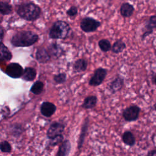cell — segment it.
Listing matches in <instances>:
<instances>
[{
    "label": "cell",
    "mask_w": 156,
    "mask_h": 156,
    "mask_svg": "<svg viewBox=\"0 0 156 156\" xmlns=\"http://www.w3.org/2000/svg\"><path fill=\"white\" fill-rule=\"evenodd\" d=\"M38 36L32 31H21L16 32L11 39V43L16 47H27L35 43Z\"/></svg>",
    "instance_id": "cell-1"
},
{
    "label": "cell",
    "mask_w": 156,
    "mask_h": 156,
    "mask_svg": "<svg viewBox=\"0 0 156 156\" xmlns=\"http://www.w3.org/2000/svg\"><path fill=\"white\" fill-rule=\"evenodd\" d=\"M16 12L18 15L23 19L32 21L39 18L41 13V9L37 5L29 2L20 5Z\"/></svg>",
    "instance_id": "cell-2"
},
{
    "label": "cell",
    "mask_w": 156,
    "mask_h": 156,
    "mask_svg": "<svg viewBox=\"0 0 156 156\" xmlns=\"http://www.w3.org/2000/svg\"><path fill=\"white\" fill-rule=\"evenodd\" d=\"M71 30V28L67 22L58 20L52 24L49 32V36L52 39L64 40L68 38Z\"/></svg>",
    "instance_id": "cell-3"
},
{
    "label": "cell",
    "mask_w": 156,
    "mask_h": 156,
    "mask_svg": "<svg viewBox=\"0 0 156 156\" xmlns=\"http://www.w3.org/2000/svg\"><path fill=\"white\" fill-rule=\"evenodd\" d=\"M101 25V23L99 21L90 16L83 18L80 22V27L85 33H91L96 31Z\"/></svg>",
    "instance_id": "cell-4"
},
{
    "label": "cell",
    "mask_w": 156,
    "mask_h": 156,
    "mask_svg": "<svg viewBox=\"0 0 156 156\" xmlns=\"http://www.w3.org/2000/svg\"><path fill=\"white\" fill-rule=\"evenodd\" d=\"M141 108L136 105H132L123 110L122 116L127 122H133L139 118Z\"/></svg>",
    "instance_id": "cell-5"
},
{
    "label": "cell",
    "mask_w": 156,
    "mask_h": 156,
    "mask_svg": "<svg viewBox=\"0 0 156 156\" xmlns=\"http://www.w3.org/2000/svg\"><path fill=\"white\" fill-rule=\"evenodd\" d=\"M107 75V69L99 67L96 68L93 73L91 77L88 81V85L91 87H98L104 81Z\"/></svg>",
    "instance_id": "cell-6"
},
{
    "label": "cell",
    "mask_w": 156,
    "mask_h": 156,
    "mask_svg": "<svg viewBox=\"0 0 156 156\" xmlns=\"http://www.w3.org/2000/svg\"><path fill=\"white\" fill-rule=\"evenodd\" d=\"M65 125L60 122H54L49 127L47 131V136L51 140L59 136L63 135Z\"/></svg>",
    "instance_id": "cell-7"
},
{
    "label": "cell",
    "mask_w": 156,
    "mask_h": 156,
    "mask_svg": "<svg viewBox=\"0 0 156 156\" xmlns=\"http://www.w3.org/2000/svg\"><path fill=\"white\" fill-rule=\"evenodd\" d=\"M22 66L17 63H11L9 64L5 70V74L12 78L21 77L23 73Z\"/></svg>",
    "instance_id": "cell-8"
},
{
    "label": "cell",
    "mask_w": 156,
    "mask_h": 156,
    "mask_svg": "<svg viewBox=\"0 0 156 156\" xmlns=\"http://www.w3.org/2000/svg\"><path fill=\"white\" fill-rule=\"evenodd\" d=\"M155 29H156V15H152L145 23L144 31L141 35V40L144 41L147 36L151 35Z\"/></svg>",
    "instance_id": "cell-9"
},
{
    "label": "cell",
    "mask_w": 156,
    "mask_h": 156,
    "mask_svg": "<svg viewBox=\"0 0 156 156\" xmlns=\"http://www.w3.org/2000/svg\"><path fill=\"white\" fill-rule=\"evenodd\" d=\"M90 124V118L88 116H87L84 118V120L82 124L81 129H80V133L79 135V137L78 139V149L80 150L82 147V146L84 143L85 139L86 137V135L88 132V127Z\"/></svg>",
    "instance_id": "cell-10"
},
{
    "label": "cell",
    "mask_w": 156,
    "mask_h": 156,
    "mask_svg": "<svg viewBox=\"0 0 156 156\" xmlns=\"http://www.w3.org/2000/svg\"><path fill=\"white\" fill-rule=\"evenodd\" d=\"M124 84V79L120 75H118L109 84V91L112 94H115L121 90Z\"/></svg>",
    "instance_id": "cell-11"
},
{
    "label": "cell",
    "mask_w": 156,
    "mask_h": 156,
    "mask_svg": "<svg viewBox=\"0 0 156 156\" xmlns=\"http://www.w3.org/2000/svg\"><path fill=\"white\" fill-rule=\"evenodd\" d=\"M57 107L55 104L50 102H43L40 107L41 113L45 117L49 118L52 116L55 111Z\"/></svg>",
    "instance_id": "cell-12"
},
{
    "label": "cell",
    "mask_w": 156,
    "mask_h": 156,
    "mask_svg": "<svg viewBox=\"0 0 156 156\" xmlns=\"http://www.w3.org/2000/svg\"><path fill=\"white\" fill-rule=\"evenodd\" d=\"M51 58H58L65 54V50L63 48L56 43L50 44L47 49Z\"/></svg>",
    "instance_id": "cell-13"
},
{
    "label": "cell",
    "mask_w": 156,
    "mask_h": 156,
    "mask_svg": "<svg viewBox=\"0 0 156 156\" xmlns=\"http://www.w3.org/2000/svg\"><path fill=\"white\" fill-rule=\"evenodd\" d=\"M88 61L83 58L76 60L73 65V70L74 73H79L85 72L88 67Z\"/></svg>",
    "instance_id": "cell-14"
},
{
    "label": "cell",
    "mask_w": 156,
    "mask_h": 156,
    "mask_svg": "<svg viewBox=\"0 0 156 156\" xmlns=\"http://www.w3.org/2000/svg\"><path fill=\"white\" fill-rule=\"evenodd\" d=\"M98 102V98L95 95H90L84 98L81 107L85 110L94 108Z\"/></svg>",
    "instance_id": "cell-15"
},
{
    "label": "cell",
    "mask_w": 156,
    "mask_h": 156,
    "mask_svg": "<svg viewBox=\"0 0 156 156\" xmlns=\"http://www.w3.org/2000/svg\"><path fill=\"white\" fill-rule=\"evenodd\" d=\"M120 13L124 18H130L133 14L135 8L133 5L129 2H123L120 7Z\"/></svg>",
    "instance_id": "cell-16"
},
{
    "label": "cell",
    "mask_w": 156,
    "mask_h": 156,
    "mask_svg": "<svg viewBox=\"0 0 156 156\" xmlns=\"http://www.w3.org/2000/svg\"><path fill=\"white\" fill-rule=\"evenodd\" d=\"M123 143L128 146L133 147L136 143L135 136L130 130H126L121 136Z\"/></svg>",
    "instance_id": "cell-17"
},
{
    "label": "cell",
    "mask_w": 156,
    "mask_h": 156,
    "mask_svg": "<svg viewBox=\"0 0 156 156\" xmlns=\"http://www.w3.org/2000/svg\"><path fill=\"white\" fill-rule=\"evenodd\" d=\"M71 149V144L69 140L63 141L58 147L57 156H69Z\"/></svg>",
    "instance_id": "cell-18"
},
{
    "label": "cell",
    "mask_w": 156,
    "mask_h": 156,
    "mask_svg": "<svg viewBox=\"0 0 156 156\" xmlns=\"http://www.w3.org/2000/svg\"><path fill=\"white\" fill-rule=\"evenodd\" d=\"M36 58L38 62L41 63H46L51 59V57L48 51L44 48H40L38 49L36 53Z\"/></svg>",
    "instance_id": "cell-19"
},
{
    "label": "cell",
    "mask_w": 156,
    "mask_h": 156,
    "mask_svg": "<svg viewBox=\"0 0 156 156\" xmlns=\"http://www.w3.org/2000/svg\"><path fill=\"white\" fill-rule=\"evenodd\" d=\"M12 55L11 52L2 43H0V63L11 60Z\"/></svg>",
    "instance_id": "cell-20"
},
{
    "label": "cell",
    "mask_w": 156,
    "mask_h": 156,
    "mask_svg": "<svg viewBox=\"0 0 156 156\" xmlns=\"http://www.w3.org/2000/svg\"><path fill=\"white\" fill-rule=\"evenodd\" d=\"M37 75L36 70L31 67H27L23 71L22 79L26 81H32L35 79Z\"/></svg>",
    "instance_id": "cell-21"
},
{
    "label": "cell",
    "mask_w": 156,
    "mask_h": 156,
    "mask_svg": "<svg viewBox=\"0 0 156 156\" xmlns=\"http://www.w3.org/2000/svg\"><path fill=\"white\" fill-rule=\"evenodd\" d=\"M126 48V43L121 39L116 40L112 46L111 50L113 53L118 54L121 53Z\"/></svg>",
    "instance_id": "cell-22"
},
{
    "label": "cell",
    "mask_w": 156,
    "mask_h": 156,
    "mask_svg": "<svg viewBox=\"0 0 156 156\" xmlns=\"http://www.w3.org/2000/svg\"><path fill=\"white\" fill-rule=\"evenodd\" d=\"M98 46L103 52H107L112 48V44L110 41L105 38H102L99 40Z\"/></svg>",
    "instance_id": "cell-23"
},
{
    "label": "cell",
    "mask_w": 156,
    "mask_h": 156,
    "mask_svg": "<svg viewBox=\"0 0 156 156\" xmlns=\"http://www.w3.org/2000/svg\"><path fill=\"white\" fill-rule=\"evenodd\" d=\"M43 87H44V84L41 81H36L31 87L30 88V91L36 95L40 94L43 90Z\"/></svg>",
    "instance_id": "cell-24"
},
{
    "label": "cell",
    "mask_w": 156,
    "mask_h": 156,
    "mask_svg": "<svg viewBox=\"0 0 156 156\" xmlns=\"http://www.w3.org/2000/svg\"><path fill=\"white\" fill-rule=\"evenodd\" d=\"M12 11V7L7 2L0 1V13L2 15L10 14Z\"/></svg>",
    "instance_id": "cell-25"
},
{
    "label": "cell",
    "mask_w": 156,
    "mask_h": 156,
    "mask_svg": "<svg viewBox=\"0 0 156 156\" xmlns=\"http://www.w3.org/2000/svg\"><path fill=\"white\" fill-rule=\"evenodd\" d=\"M54 80L57 84H62L66 80V74L65 73H58L54 76Z\"/></svg>",
    "instance_id": "cell-26"
},
{
    "label": "cell",
    "mask_w": 156,
    "mask_h": 156,
    "mask_svg": "<svg viewBox=\"0 0 156 156\" xmlns=\"http://www.w3.org/2000/svg\"><path fill=\"white\" fill-rule=\"evenodd\" d=\"M0 150L2 152L9 153L12 151V146L7 141H2L0 143Z\"/></svg>",
    "instance_id": "cell-27"
},
{
    "label": "cell",
    "mask_w": 156,
    "mask_h": 156,
    "mask_svg": "<svg viewBox=\"0 0 156 156\" xmlns=\"http://www.w3.org/2000/svg\"><path fill=\"white\" fill-rule=\"evenodd\" d=\"M66 13L70 18L76 16L78 14V9L76 6L72 5L66 10Z\"/></svg>",
    "instance_id": "cell-28"
},
{
    "label": "cell",
    "mask_w": 156,
    "mask_h": 156,
    "mask_svg": "<svg viewBox=\"0 0 156 156\" xmlns=\"http://www.w3.org/2000/svg\"><path fill=\"white\" fill-rule=\"evenodd\" d=\"M63 141V136L61 135L53 140H51V141L49 142V145L51 146H55L58 144L62 143Z\"/></svg>",
    "instance_id": "cell-29"
},
{
    "label": "cell",
    "mask_w": 156,
    "mask_h": 156,
    "mask_svg": "<svg viewBox=\"0 0 156 156\" xmlns=\"http://www.w3.org/2000/svg\"><path fill=\"white\" fill-rule=\"evenodd\" d=\"M146 156H156V149H154L148 151Z\"/></svg>",
    "instance_id": "cell-30"
},
{
    "label": "cell",
    "mask_w": 156,
    "mask_h": 156,
    "mask_svg": "<svg viewBox=\"0 0 156 156\" xmlns=\"http://www.w3.org/2000/svg\"><path fill=\"white\" fill-rule=\"evenodd\" d=\"M4 32L2 27L0 25V43H2L3 38H4Z\"/></svg>",
    "instance_id": "cell-31"
},
{
    "label": "cell",
    "mask_w": 156,
    "mask_h": 156,
    "mask_svg": "<svg viewBox=\"0 0 156 156\" xmlns=\"http://www.w3.org/2000/svg\"><path fill=\"white\" fill-rule=\"evenodd\" d=\"M151 80H152V82L155 85H156V74H154V75L152 76Z\"/></svg>",
    "instance_id": "cell-32"
},
{
    "label": "cell",
    "mask_w": 156,
    "mask_h": 156,
    "mask_svg": "<svg viewBox=\"0 0 156 156\" xmlns=\"http://www.w3.org/2000/svg\"><path fill=\"white\" fill-rule=\"evenodd\" d=\"M153 108H154V110L156 112V102L153 105Z\"/></svg>",
    "instance_id": "cell-33"
}]
</instances>
